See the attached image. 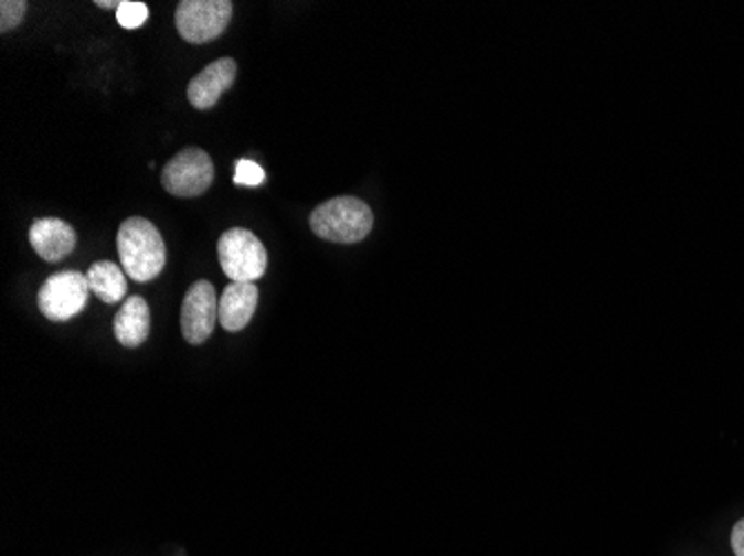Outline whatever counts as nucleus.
Returning a JSON list of instances; mask_svg holds the SVG:
<instances>
[{"label":"nucleus","mask_w":744,"mask_h":556,"mask_svg":"<svg viewBox=\"0 0 744 556\" xmlns=\"http://www.w3.org/2000/svg\"><path fill=\"white\" fill-rule=\"evenodd\" d=\"M120 267L137 284H150L163 271L168 252L157 225L148 218L132 216L123 221L116 234Z\"/></svg>","instance_id":"1"},{"label":"nucleus","mask_w":744,"mask_h":556,"mask_svg":"<svg viewBox=\"0 0 744 556\" xmlns=\"http://www.w3.org/2000/svg\"><path fill=\"white\" fill-rule=\"evenodd\" d=\"M372 210L368 203L354 196H337L321 203L310 214L312 232L330 243L352 245L363 240L372 229Z\"/></svg>","instance_id":"2"},{"label":"nucleus","mask_w":744,"mask_h":556,"mask_svg":"<svg viewBox=\"0 0 744 556\" xmlns=\"http://www.w3.org/2000/svg\"><path fill=\"white\" fill-rule=\"evenodd\" d=\"M219 263L232 284H255L268 269V252L264 243L245 227H232L221 234Z\"/></svg>","instance_id":"3"},{"label":"nucleus","mask_w":744,"mask_h":556,"mask_svg":"<svg viewBox=\"0 0 744 556\" xmlns=\"http://www.w3.org/2000/svg\"><path fill=\"white\" fill-rule=\"evenodd\" d=\"M92 290L87 274L83 271H59L52 274L39 290V310L45 319L54 323H65L78 317L87 308Z\"/></svg>","instance_id":"4"},{"label":"nucleus","mask_w":744,"mask_h":556,"mask_svg":"<svg viewBox=\"0 0 744 556\" xmlns=\"http://www.w3.org/2000/svg\"><path fill=\"white\" fill-rule=\"evenodd\" d=\"M230 0H181L174 25L183 41L201 45L219 39L232 21Z\"/></svg>","instance_id":"5"},{"label":"nucleus","mask_w":744,"mask_h":556,"mask_svg":"<svg viewBox=\"0 0 744 556\" xmlns=\"http://www.w3.org/2000/svg\"><path fill=\"white\" fill-rule=\"evenodd\" d=\"M161 183L168 194L179 199H194L205 194L214 183V165L210 154L201 148L181 150L163 168Z\"/></svg>","instance_id":"6"},{"label":"nucleus","mask_w":744,"mask_h":556,"mask_svg":"<svg viewBox=\"0 0 744 556\" xmlns=\"http://www.w3.org/2000/svg\"><path fill=\"white\" fill-rule=\"evenodd\" d=\"M219 321V297L210 281H196L181 306V332L190 345H203Z\"/></svg>","instance_id":"7"},{"label":"nucleus","mask_w":744,"mask_h":556,"mask_svg":"<svg viewBox=\"0 0 744 556\" xmlns=\"http://www.w3.org/2000/svg\"><path fill=\"white\" fill-rule=\"evenodd\" d=\"M236 63L232 58H219L201 70L188 85V100L196 109H210L219 103L223 92L234 85Z\"/></svg>","instance_id":"8"},{"label":"nucleus","mask_w":744,"mask_h":556,"mask_svg":"<svg viewBox=\"0 0 744 556\" xmlns=\"http://www.w3.org/2000/svg\"><path fill=\"white\" fill-rule=\"evenodd\" d=\"M30 243L43 260L59 263L74 252L76 232L61 218H39L30 227Z\"/></svg>","instance_id":"9"},{"label":"nucleus","mask_w":744,"mask_h":556,"mask_svg":"<svg viewBox=\"0 0 744 556\" xmlns=\"http://www.w3.org/2000/svg\"><path fill=\"white\" fill-rule=\"evenodd\" d=\"M259 303L255 284H230L219 297V323L225 332H241L253 321Z\"/></svg>","instance_id":"10"},{"label":"nucleus","mask_w":744,"mask_h":556,"mask_svg":"<svg viewBox=\"0 0 744 556\" xmlns=\"http://www.w3.org/2000/svg\"><path fill=\"white\" fill-rule=\"evenodd\" d=\"M114 336L123 348H139L150 336V308L144 297H128L114 317Z\"/></svg>","instance_id":"11"},{"label":"nucleus","mask_w":744,"mask_h":556,"mask_svg":"<svg viewBox=\"0 0 744 556\" xmlns=\"http://www.w3.org/2000/svg\"><path fill=\"white\" fill-rule=\"evenodd\" d=\"M87 284L92 295L107 306L118 303L128 292L126 271H120V267L111 260H96L87 269Z\"/></svg>","instance_id":"12"},{"label":"nucleus","mask_w":744,"mask_h":556,"mask_svg":"<svg viewBox=\"0 0 744 556\" xmlns=\"http://www.w3.org/2000/svg\"><path fill=\"white\" fill-rule=\"evenodd\" d=\"M150 17V10L146 3H132V0H120V6L116 10V21L120 28L126 30H139L146 25Z\"/></svg>","instance_id":"13"},{"label":"nucleus","mask_w":744,"mask_h":556,"mask_svg":"<svg viewBox=\"0 0 744 556\" xmlns=\"http://www.w3.org/2000/svg\"><path fill=\"white\" fill-rule=\"evenodd\" d=\"M28 8L25 0H3L0 3V32L17 30L25 19Z\"/></svg>","instance_id":"14"},{"label":"nucleus","mask_w":744,"mask_h":556,"mask_svg":"<svg viewBox=\"0 0 744 556\" xmlns=\"http://www.w3.org/2000/svg\"><path fill=\"white\" fill-rule=\"evenodd\" d=\"M266 181L264 168H259L255 161H236V172H234V185H245V188H259Z\"/></svg>","instance_id":"15"},{"label":"nucleus","mask_w":744,"mask_h":556,"mask_svg":"<svg viewBox=\"0 0 744 556\" xmlns=\"http://www.w3.org/2000/svg\"><path fill=\"white\" fill-rule=\"evenodd\" d=\"M731 547L735 552V556H744V518L737 521L733 525V532H731Z\"/></svg>","instance_id":"16"},{"label":"nucleus","mask_w":744,"mask_h":556,"mask_svg":"<svg viewBox=\"0 0 744 556\" xmlns=\"http://www.w3.org/2000/svg\"><path fill=\"white\" fill-rule=\"evenodd\" d=\"M118 6H120V0H105V3H103V0H98V3H96V8H100V10H111V8L118 10Z\"/></svg>","instance_id":"17"}]
</instances>
